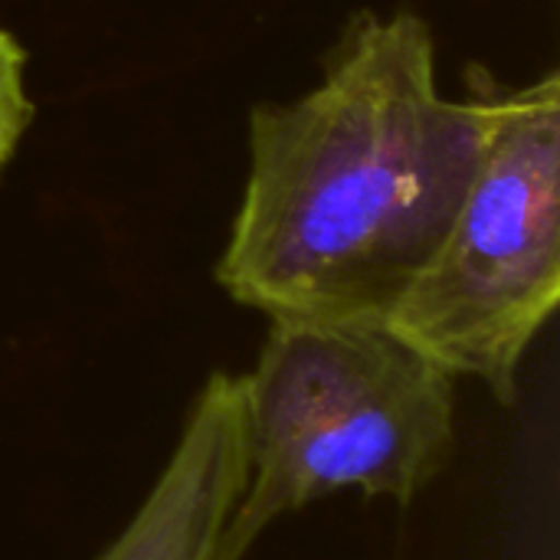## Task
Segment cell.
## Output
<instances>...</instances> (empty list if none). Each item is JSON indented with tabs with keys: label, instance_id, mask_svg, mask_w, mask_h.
Instances as JSON below:
<instances>
[{
	"label": "cell",
	"instance_id": "6da1fadb",
	"mask_svg": "<svg viewBox=\"0 0 560 560\" xmlns=\"http://www.w3.org/2000/svg\"><path fill=\"white\" fill-rule=\"evenodd\" d=\"M482 141L479 98L440 92L427 20L361 10L315 89L249 112L217 282L269 322L384 325L446 240Z\"/></svg>",
	"mask_w": 560,
	"mask_h": 560
},
{
	"label": "cell",
	"instance_id": "7a4b0ae2",
	"mask_svg": "<svg viewBox=\"0 0 560 560\" xmlns=\"http://www.w3.org/2000/svg\"><path fill=\"white\" fill-rule=\"evenodd\" d=\"M240 387L246 489L217 560L341 492L410 505L456 450V377L387 325L272 322Z\"/></svg>",
	"mask_w": 560,
	"mask_h": 560
},
{
	"label": "cell",
	"instance_id": "3957f363",
	"mask_svg": "<svg viewBox=\"0 0 560 560\" xmlns=\"http://www.w3.org/2000/svg\"><path fill=\"white\" fill-rule=\"evenodd\" d=\"M469 89L486 115L479 167L446 240L384 325L512 407L522 361L560 302V75L502 89L472 66Z\"/></svg>",
	"mask_w": 560,
	"mask_h": 560
},
{
	"label": "cell",
	"instance_id": "277c9868",
	"mask_svg": "<svg viewBox=\"0 0 560 560\" xmlns=\"http://www.w3.org/2000/svg\"><path fill=\"white\" fill-rule=\"evenodd\" d=\"M246 489L240 374L217 371L197 390L151 492L95 560H217Z\"/></svg>",
	"mask_w": 560,
	"mask_h": 560
},
{
	"label": "cell",
	"instance_id": "5b68a950",
	"mask_svg": "<svg viewBox=\"0 0 560 560\" xmlns=\"http://www.w3.org/2000/svg\"><path fill=\"white\" fill-rule=\"evenodd\" d=\"M33 121V102L26 95V52L20 39L0 26V174L20 148Z\"/></svg>",
	"mask_w": 560,
	"mask_h": 560
}]
</instances>
